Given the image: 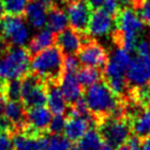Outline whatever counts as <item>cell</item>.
I'll use <instances>...</instances> for the list:
<instances>
[{
    "label": "cell",
    "mask_w": 150,
    "mask_h": 150,
    "mask_svg": "<svg viewBox=\"0 0 150 150\" xmlns=\"http://www.w3.org/2000/svg\"><path fill=\"white\" fill-rule=\"evenodd\" d=\"M65 55L56 45L31 57V72L40 76L46 83L59 84L65 75Z\"/></svg>",
    "instance_id": "6da1fadb"
},
{
    "label": "cell",
    "mask_w": 150,
    "mask_h": 150,
    "mask_svg": "<svg viewBox=\"0 0 150 150\" xmlns=\"http://www.w3.org/2000/svg\"><path fill=\"white\" fill-rule=\"evenodd\" d=\"M31 72V55L26 47L8 46L0 53V80L8 82L24 78Z\"/></svg>",
    "instance_id": "7a4b0ae2"
},
{
    "label": "cell",
    "mask_w": 150,
    "mask_h": 150,
    "mask_svg": "<svg viewBox=\"0 0 150 150\" xmlns=\"http://www.w3.org/2000/svg\"><path fill=\"white\" fill-rule=\"evenodd\" d=\"M98 130L100 132L104 144L112 147L113 149H117L118 147L125 145L133 132L128 117L106 118L98 126Z\"/></svg>",
    "instance_id": "3957f363"
},
{
    "label": "cell",
    "mask_w": 150,
    "mask_h": 150,
    "mask_svg": "<svg viewBox=\"0 0 150 150\" xmlns=\"http://www.w3.org/2000/svg\"><path fill=\"white\" fill-rule=\"evenodd\" d=\"M21 101L28 110L47 103V84L40 76L30 72L21 79Z\"/></svg>",
    "instance_id": "277c9868"
},
{
    "label": "cell",
    "mask_w": 150,
    "mask_h": 150,
    "mask_svg": "<svg viewBox=\"0 0 150 150\" xmlns=\"http://www.w3.org/2000/svg\"><path fill=\"white\" fill-rule=\"evenodd\" d=\"M77 56L81 66L93 67L101 70H104L110 59L108 52L105 50L104 46L89 34L84 35L83 45Z\"/></svg>",
    "instance_id": "5b68a950"
},
{
    "label": "cell",
    "mask_w": 150,
    "mask_h": 150,
    "mask_svg": "<svg viewBox=\"0 0 150 150\" xmlns=\"http://www.w3.org/2000/svg\"><path fill=\"white\" fill-rule=\"evenodd\" d=\"M70 28L81 34H88L92 8L86 0H67L64 4Z\"/></svg>",
    "instance_id": "8992f818"
},
{
    "label": "cell",
    "mask_w": 150,
    "mask_h": 150,
    "mask_svg": "<svg viewBox=\"0 0 150 150\" xmlns=\"http://www.w3.org/2000/svg\"><path fill=\"white\" fill-rule=\"evenodd\" d=\"M2 23L4 41L11 46L24 47L30 34L24 16H6Z\"/></svg>",
    "instance_id": "52a82bcc"
},
{
    "label": "cell",
    "mask_w": 150,
    "mask_h": 150,
    "mask_svg": "<svg viewBox=\"0 0 150 150\" xmlns=\"http://www.w3.org/2000/svg\"><path fill=\"white\" fill-rule=\"evenodd\" d=\"M52 118V112L44 106L30 108L26 116V128L23 133L30 136L41 137L44 133L48 132Z\"/></svg>",
    "instance_id": "ba28073f"
},
{
    "label": "cell",
    "mask_w": 150,
    "mask_h": 150,
    "mask_svg": "<svg viewBox=\"0 0 150 150\" xmlns=\"http://www.w3.org/2000/svg\"><path fill=\"white\" fill-rule=\"evenodd\" d=\"M132 63L128 52L117 48L112 56H110L108 65L103 70V80L126 78V74Z\"/></svg>",
    "instance_id": "9c48e42d"
},
{
    "label": "cell",
    "mask_w": 150,
    "mask_h": 150,
    "mask_svg": "<svg viewBox=\"0 0 150 150\" xmlns=\"http://www.w3.org/2000/svg\"><path fill=\"white\" fill-rule=\"evenodd\" d=\"M54 4L55 0H29L24 12L26 22L35 29H43L47 23L48 11Z\"/></svg>",
    "instance_id": "30bf717a"
},
{
    "label": "cell",
    "mask_w": 150,
    "mask_h": 150,
    "mask_svg": "<svg viewBox=\"0 0 150 150\" xmlns=\"http://www.w3.org/2000/svg\"><path fill=\"white\" fill-rule=\"evenodd\" d=\"M129 87H142L150 83V57L137 56L132 63L126 74Z\"/></svg>",
    "instance_id": "8fae6325"
},
{
    "label": "cell",
    "mask_w": 150,
    "mask_h": 150,
    "mask_svg": "<svg viewBox=\"0 0 150 150\" xmlns=\"http://www.w3.org/2000/svg\"><path fill=\"white\" fill-rule=\"evenodd\" d=\"M84 35L86 34L79 33L69 26L56 34L55 45L63 52L65 56H68V55L77 56L83 45Z\"/></svg>",
    "instance_id": "7c38bea8"
},
{
    "label": "cell",
    "mask_w": 150,
    "mask_h": 150,
    "mask_svg": "<svg viewBox=\"0 0 150 150\" xmlns=\"http://www.w3.org/2000/svg\"><path fill=\"white\" fill-rule=\"evenodd\" d=\"M114 25L116 26V30H120L123 33L139 36L145 24L132 7H126L122 8L114 18Z\"/></svg>",
    "instance_id": "4fadbf2b"
},
{
    "label": "cell",
    "mask_w": 150,
    "mask_h": 150,
    "mask_svg": "<svg viewBox=\"0 0 150 150\" xmlns=\"http://www.w3.org/2000/svg\"><path fill=\"white\" fill-rule=\"evenodd\" d=\"M4 116L12 126L13 134L23 133L25 130L28 108L22 101H8L4 108Z\"/></svg>",
    "instance_id": "5bb4252c"
},
{
    "label": "cell",
    "mask_w": 150,
    "mask_h": 150,
    "mask_svg": "<svg viewBox=\"0 0 150 150\" xmlns=\"http://www.w3.org/2000/svg\"><path fill=\"white\" fill-rule=\"evenodd\" d=\"M96 125V121L91 115L89 116H70L67 117L66 126H65V136L71 142H80L82 137L87 134L89 127Z\"/></svg>",
    "instance_id": "9a60e30c"
},
{
    "label": "cell",
    "mask_w": 150,
    "mask_h": 150,
    "mask_svg": "<svg viewBox=\"0 0 150 150\" xmlns=\"http://www.w3.org/2000/svg\"><path fill=\"white\" fill-rule=\"evenodd\" d=\"M113 23H114V18L108 14L102 9L94 10L92 12L88 34L93 38L105 36L112 32Z\"/></svg>",
    "instance_id": "2e32d148"
},
{
    "label": "cell",
    "mask_w": 150,
    "mask_h": 150,
    "mask_svg": "<svg viewBox=\"0 0 150 150\" xmlns=\"http://www.w3.org/2000/svg\"><path fill=\"white\" fill-rule=\"evenodd\" d=\"M60 89L63 91V94L66 99L67 103L74 104L76 101L82 98L83 88L80 84L76 74L65 72L62 82H60Z\"/></svg>",
    "instance_id": "e0dca14e"
},
{
    "label": "cell",
    "mask_w": 150,
    "mask_h": 150,
    "mask_svg": "<svg viewBox=\"0 0 150 150\" xmlns=\"http://www.w3.org/2000/svg\"><path fill=\"white\" fill-rule=\"evenodd\" d=\"M47 84V105L52 114L54 115H65L67 112V101L63 94L59 84Z\"/></svg>",
    "instance_id": "ac0fdd59"
},
{
    "label": "cell",
    "mask_w": 150,
    "mask_h": 150,
    "mask_svg": "<svg viewBox=\"0 0 150 150\" xmlns=\"http://www.w3.org/2000/svg\"><path fill=\"white\" fill-rule=\"evenodd\" d=\"M132 123V129L134 135L139 138L149 137L150 136V106L140 108L136 114L129 118Z\"/></svg>",
    "instance_id": "d6986e66"
},
{
    "label": "cell",
    "mask_w": 150,
    "mask_h": 150,
    "mask_svg": "<svg viewBox=\"0 0 150 150\" xmlns=\"http://www.w3.org/2000/svg\"><path fill=\"white\" fill-rule=\"evenodd\" d=\"M55 36H56V34L54 32H52L50 29L42 30L35 36H33L26 46V50L29 52V54L31 55V57L36 55L40 52L48 48L50 46H54Z\"/></svg>",
    "instance_id": "ffe728a7"
},
{
    "label": "cell",
    "mask_w": 150,
    "mask_h": 150,
    "mask_svg": "<svg viewBox=\"0 0 150 150\" xmlns=\"http://www.w3.org/2000/svg\"><path fill=\"white\" fill-rule=\"evenodd\" d=\"M68 23L69 21H68L66 11L59 4H54L50 9L48 14H47V23H46L47 29H50L52 32L57 34L67 29Z\"/></svg>",
    "instance_id": "44dd1931"
},
{
    "label": "cell",
    "mask_w": 150,
    "mask_h": 150,
    "mask_svg": "<svg viewBox=\"0 0 150 150\" xmlns=\"http://www.w3.org/2000/svg\"><path fill=\"white\" fill-rule=\"evenodd\" d=\"M43 136L35 137L24 133H16L12 135L13 147L16 150H44Z\"/></svg>",
    "instance_id": "7402d4cb"
},
{
    "label": "cell",
    "mask_w": 150,
    "mask_h": 150,
    "mask_svg": "<svg viewBox=\"0 0 150 150\" xmlns=\"http://www.w3.org/2000/svg\"><path fill=\"white\" fill-rule=\"evenodd\" d=\"M82 88H90L94 83L103 80V70L93 67L81 66L76 74Z\"/></svg>",
    "instance_id": "603a6c76"
},
{
    "label": "cell",
    "mask_w": 150,
    "mask_h": 150,
    "mask_svg": "<svg viewBox=\"0 0 150 150\" xmlns=\"http://www.w3.org/2000/svg\"><path fill=\"white\" fill-rule=\"evenodd\" d=\"M44 150H71V142L65 135L50 134L43 136Z\"/></svg>",
    "instance_id": "cb8c5ba5"
},
{
    "label": "cell",
    "mask_w": 150,
    "mask_h": 150,
    "mask_svg": "<svg viewBox=\"0 0 150 150\" xmlns=\"http://www.w3.org/2000/svg\"><path fill=\"white\" fill-rule=\"evenodd\" d=\"M104 145L103 138L98 129H89L82 139L79 142V148L81 150H101Z\"/></svg>",
    "instance_id": "d4e9b609"
},
{
    "label": "cell",
    "mask_w": 150,
    "mask_h": 150,
    "mask_svg": "<svg viewBox=\"0 0 150 150\" xmlns=\"http://www.w3.org/2000/svg\"><path fill=\"white\" fill-rule=\"evenodd\" d=\"M7 16H24L29 0H1Z\"/></svg>",
    "instance_id": "484cf974"
},
{
    "label": "cell",
    "mask_w": 150,
    "mask_h": 150,
    "mask_svg": "<svg viewBox=\"0 0 150 150\" xmlns=\"http://www.w3.org/2000/svg\"><path fill=\"white\" fill-rule=\"evenodd\" d=\"M133 9L142 23L150 26V0H134Z\"/></svg>",
    "instance_id": "4316f807"
},
{
    "label": "cell",
    "mask_w": 150,
    "mask_h": 150,
    "mask_svg": "<svg viewBox=\"0 0 150 150\" xmlns=\"http://www.w3.org/2000/svg\"><path fill=\"white\" fill-rule=\"evenodd\" d=\"M4 96L8 101H21V79L8 81L4 89Z\"/></svg>",
    "instance_id": "83f0119b"
},
{
    "label": "cell",
    "mask_w": 150,
    "mask_h": 150,
    "mask_svg": "<svg viewBox=\"0 0 150 150\" xmlns=\"http://www.w3.org/2000/svg\"><path fill=\"white\" fill-rule=\"evenodd\" d=\"M67 117L65 115H55L52 118L48 132L50 134H62L65 130Z\"/></svg>",
    "instance_id": "f1b7e54d"
},
{
    "label": "cell",
    "mask_w": 150,
    "mask_h": 150,
    "mask_svg": "<svg viewBox=\"0 0 150 150\" xmlns=\"http://www.w3.org/2000/svg\"><path fill=\"white\" fill-rule=\"evenodd\" d=\"M64 67H65V72H69V74H77L78 70L81 67V64L79 62L78 56L75 55H68L65 56L64 59Z\"/></svg>",
    "instance_id": "f546056e"
},
{
    "label": "cell",
    "mask_w": 150,
    "mask_h": 150,
    "mask_svg": "<svg viewBox=\"0 0 150 150\" xmlns=\"http://www.w3.org/2000/svg\"><path fill=\"white\" fill-rule=\"evenodd\" d=\"M100 9H102L103 11L110 14L111 17L115 18L116 17V14L118 13V11L121 10V7H120V4H117L116 0H105L103 6L101 7Z\"/></svg>",
    "instance_id": "4dcf8cb0"
},
{
    "label": "cell",
    "mask_w": 150,
    "mask_h": 150,
    "mask_svg": "<svg viewBox=\"0 0 150 150\" xmlns=\"http://www.w3.org/2000/svg\"><path fill=\"white\" fill-rule=\"evenodd\" d=\"M12 147V134L10 132H0V150H11Z\"/></svg>",
    "instance_id": "1f68e13d"
},
{
    "label": "cell",
    "mask_w": 150,
    "mask_h": 150,
    "mask_svg": "<svg viewBox=\"0 0 150 150\" xmlns=\"http://www.w3.org/2000/svg\"><path fill=\"white\" fill-rule=\"evenodd\" d=\"M135 52L137 53V56L142 57H150V42L148 40H140L138 41Z\"/></svg>",
    "instance_id": "d6a6232c"
},
{
    "label": "cell",
    "mask_w": 150,
    "mask_h": 150,
    "mask_svg": "<svg viewBox=\"0 0 150 150\" xmlns=\"http://www.w3.org/2000/svg\"><path fill=\"white\" fill-rule=\"evenodd\" d=\"M142 139L139 138L136 135H132L128 138V140L126 142V146L128 147L129 150H142Z\"/></svg>",
    "instance_id": "836d02e7"
},
{
    "label": "cell",
    "mask_w": 150,
    "mask_h": 150,
    "mask_svg": "<svg viewBox=\"0 0 150 150\" xmlns=\"http://www.w3.org/2000/svg\"><path fill=\"white\" fill-rule=\"evenodd\" d=\"M88 2V4L92 8V10L94 11V10H98V9H100L103 4H104L105 0H86Z\"/></svg>",
    "instance_id": "e575fe53"
},
{
    "label": "cell",
    "mask_w": 150,
    "mask_h": 150,
    "mask_svg": "<svg viewBox=\"0 0 150 150\" xmlns=\"http://www.w3.org/2000/svg\"><path fill=\"white\" fill-rule=\"evenodd\" d=\"M7 98L4 96V92L0 91V117L4 115V108H6V104H7Z\"/></svg>",
    "instance_id": "d590c367"
},
{
    "label": "cell",
    "mask_w": 150,
    "mask_h": 150,
    "mask_svg": "<svg viewBox=\"0 0 150 150\" xmlns=\"http://www.w3.org/2000/svg\"><path fill=\"white\" fill-rule=\"evenodd\" d=\"M142 150H150V136L142 139Z\"/></svg>",
    "instance_id": "8d00e7d4"
},
{
    "label": "cell",
    "mask_w": 150,
    "mask_h": 150,
    "mask_svg": "<svg viewBox=\"0 0 150 150\" xmlns=\"http://www.w3.org/2000/svg\"><path fill=\"white\" fill-rule=\"evenodd\" d=\"M8 46H10V45H9L8 43L4 41V38H0V53H2V52H4V50L8 47Z\"/></svg>",
    "instance_id": "74e56055"
},
{
    "label": "cell",
    "mask_w": 150,
    "mask_h": 150,
    "mask_svg": "<svg viewBox=\"0 0 150 150\" xmlns=\"http://www.w3.org/2000/svg\"><path fill=\"white\" fill-rule=\"evenodd\" d=\"M7 14L4 12V6H2V2H1V0H0V20H4V18L6 17Z\"/></svg>",
    "instance_id": "f35d334b"
},
{
    "label": "cell",
    "mask_w": 150,
    "mask_h": 150,
    "mask_svg": "<svg viewBox=\"0 0 150 150\" xmlns=\"http://www.w3.org/2000/svg\"><path fill=\"white\" fill-rule=\"evenodd\" d=\"M6 84H7V82H4V81H2V80H0V91L4 92V89H6Z\"/></svg>",
    "instance_id": "ab89813d"
},
{
    "label": "cell",
    "mask_w": 150,
    "mask_h": 150,
    "mask_svg": "<svg viewBox=\"0 0 150 150\" xmlns=\"http://www.w3.org/2000/svg\"><path fill=\"white\" fill-rule=\"evenodd\" d=\"M4 36V23H2V20H0V38Z\"/></svg>",
    "instance_id": "60d3db41"
},
{
    "label": "cell",
    "mask_w": 150,
    "mask_h": 150,
    "mask_svg": "<svg viewBox=\"0 0 150 150\" xmlns=\"http://www.w3.org/2000/svg\"><path fill=\"white\" fill-rule=\"evenodd\" d=\"M101 150H114V149H113L112 147H110V146H108V145H106V144H104V145H103V147L101 148Z\"/></svg>",
    "instance_id": "b9f144b4"
},
{
    "label": "cell",
    "mask_w": 150,
    "mask_h": 150,
    "mask_svg": "<svg viewBox=\"0 0 150 150\" xmlns=\"http://www.w3.org/2000/svg\"><path fill=\"white\" fill-rule=\"evenodd\" d=\"M116 150H129V148L126 145H123V146H121V147H118Z\"/></svg>",
    "instance_id": "7bdbcfd3"
},
{
    "label": "cell",
    "mask_w": 150,
    "mask_h": 150,
    "mask_svg": "<svg viewBox=\"0 0 150 150\" xmlns=\"http://www.w3.org/2000/svg\"><path fill=\"white\" fill-rule=\"evenodd\" d=\"M71 150H81V149H80L79 146H78V147H74V148H71Z\"/></svg>",
    "instance_id": "ee69618b"
},
{
    "label": "cell",
    "mask_w": 150,
    "mask_h": 150,
    "mask_svg": "<svg viewBox=\"0 0 150 150\" xmlns=\"http://www.w3.org/2000/svg\"><path fill=\"white\" fill-rule=\"evenodd\" d=\"M66 1H67V0H60V2H62V4H65V2H66ZM55 2H56V0H55Z\"/></svg>",
    "instance_id": "f6af8a7d"
}]
</instances>
